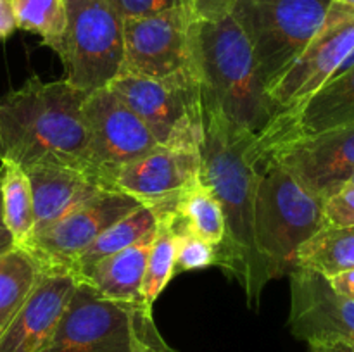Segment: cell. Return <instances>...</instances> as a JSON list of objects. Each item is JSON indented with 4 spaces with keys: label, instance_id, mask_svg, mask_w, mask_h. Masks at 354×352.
I'll use <instances>...</instances> for the list:
<instances>
[{
    "label": "cell",
    "instance_id": "obj_24",
    "mask_svg": "<svg viewBox=\"0 0 354 352\" xmlns=\"http://www.w3.org/2000/svg\"><path fill=\"white\" fill-rule=\"evenodd\" d=\"M2 207L3 219L16 247L26 248L33 238V197L26 171L12 162H2Z\"/></svg>",
    "mask_w": 354,
    "mask_h": 352
},
{
    "label": "cell",
    "instance_id": "obj_9",
    "mask_svg": "<svg viewBox=\"0 0 354 352\" xmlns=\"http://www.w3.org/2000/svg\"><path fill=\"white\" fill-rule=\"evenodd\" d=\"M194 23V9L123 19L124 61L121 75L161 79L196 69Z\"/></svg>",
    "mask_w": 354,
    "mask_h": 352
},
{
    "label": "cell",
    "instance_id": "obj_21",
    "mask_svg": "<svg viewBox=\"0 0 354 352\" xmlns=\"http://www.w3.org/2000/svg\"><path fill=\"white\" fill-rule=\"evenodd\" d=\"M44 266L30 251L14 247L0 255V335L44 275Z\"/></svg>",
    "mask_w": 354,
    "mask_h": 352
},
{
    "label": "cell",
    "instance_id": "obj_17",
    "mask_svg": "<svg viewBox=\"0 0 354 352\" xmlns=\"http://www.w3.org/2000/svg\"><path fill=\"white\" fill-rule=\"evenodd\" d=\"M354 123V64L325 83L292 114H279L259 137L266 148Z\"/></svg>",
    "mask_w": 354,
    "mask_h": 352
},
{
    "label": "cell",
    "instance_id": "obj_23",
    "mask_svg": "<svg viewBox=\"0 0 354 352\" xmlns=\"http://www.w3.org/2000/svg\"><path fill=\"white\" fill-rule=\"evenodd\" d=\"M175 216L180 224L218 247L225 235V217L220 202L203 182L196 179L176 195Z\"/></svg>",
    "mask_w": 354,
    "mask_h": 352
},
{
    "label": "cell",
    "instance_id": "obj_6",
    "mask_svg": "<svg viewBox=\"0 0 354 352\" xmlns=\"http://www.w3.org/2000/svg\"><path fill=\"white\" fill-rule=\"evenodd\" d=\"M332 3L334 0H235L230 14L251 43L268 92L320 33Z\"/></svg>",
    "mask_w": 354,
    "mask_h": 352
},
{
    "label": "cell",
    "instance_id": "obj_8",
    "mask_svg": "<svg viewBox=\"0 0 354 352\" xmlns=\"http://www.w3.org/2000/svg\"><path fill=\"white\" fill-rule=\"evenodd\" d=\"M107 88L144 121L159 145L201 148L204 107L196 69L161 79L123 72Z\"/></svg>",
    "mask_w": 354,
    "mask_h": 352
},
{
    "label": "cell",
    "instance_id": "obj_12",
    "mask_svg": "<svg viewBox=\"0 0 354 352\" xmlns=\"http://www.w3.org/2000/svg\"><path fill=\"white\" fill-rule=\"evenodd\" d=\"M140 206V200L128 193L102 190L35 237L26 251L40 261L44 269L71 273L78 255L85 252L104 230Z\"/></svg>",
    "mask_w": 354,
    "mask_h": 352
},
{
    "label": "cell",
    "instance_id": "obj_29",
    "mask_svg": "<svg viewBox=\"0 0 354 352\" xmlns=\"http://www.w3.org/2000/svg\"><path fill=\"white\" fill-rule=\"evenodd\" d=\"M325 221L330 226H354V188L342 186L324 200Z\"/></svg>",
    "mask_w": 354,
    "mask_h": 352
},
{
    "label": "cell",
    "instance_id": "obj_7",
    "mask_svg": "<svg viewBox=\"0 0 354 352\" xmlns=\"http://www.w3.org/2000/svg\"><path fill=\"white\" fill-rule=\"evenodd\" d=\"M66 23L55 54L69 85L85 93L107 88L123 71V17L113 0H66Z\"/></svg>",
    "mask_w": 354,
    "mask_h": 352
},
{
    "label": "cell",
    "instance_id": "obj_34",
    "mask_svg": "<svg viewBox=\"0 0 354 352\" xmlns=\"http://www.w3.org/2000/svg\"><path fill=\"white\" fill-rule=\"evenodd\" d=\"M308 352H354V345L342 340L310 342Z\"/></svg>",
    "mask_w": 354,
    "mask_h": 352
},
{
    "label": "cell",
    "instance_id": "obj_35",
    "mask_svg": "<svg viewBox=\"0 0 354 352\" xmlns=\"http://www.w3.org/2000/svg\"><path fill=\"white\" fill-rule=\"evenodd\" d=\"M138 352H165V351H161V349L151 347V345H142V347L138 349Z\"/></svg>",
    "mask_w": 354,
    "mask_h": 352
},
{
    "label": "cell",
    "instance_id": "obj_20",
    "mask_svg": "<svg viewBox=\"0 0 354 352\" xmlns=\"http://www.w3.org/2000/svg\"><path fill=\"white\" fill-rule=\"evenodd\" d=\"M296 268L311 269L325 278L354 269V226L325 224L297 248Z\"/></svg>",
    "mask_w": 354,
    "mask_h": 352
},
{
    "label": "cell",
    "instance_id": "obj_36",
    "mask_svg": "<svg viewBox=\"0 0 354 352\" xmlns=\"http://www.w3.org/2000/svg\"><path fill=\"white\" fill-rule=\"evenodd\" d=\"M334 2L342 3V6H346V7H348V9H351L353 12H354V0H334Z\"/></svg>",
    "mask_w": 354,
    "mask_h": 352
},
{
    "label": "cell",
    "instance_id": "obj_13",
    "mask_svg": "<svg viewBox=\"0 0 354 352\" xmlns=\"http://www.w3.org/2000/svg\"><path fill=\"white\" fill-rule=\"evenodd\" d=\"M268 154L324 204L354 171V123L292 138L270 148Z\"/></svg>",
    "mask_w": 354,
    "mask_h": 352
},
{
    "label": "cell",
    "instance_id": "obj_14",
    "mask_svg": "<svg viewBox=\"0 0 354 352\" xmlns=\"http://www.w3.org/2000/svg\"><path fill=\"white\" fill-rule=\"evenodd\" d=\"M290 280V331L304 342L342 340L354 345V302L339 295L328 280L306 268H294Z\"/></svg>",
    "mask_w": 354,
    "mask_h": 352
},
{
    "label": "cell",
    "instance_id": "obj_15",
    "mask_svg": "<svg viewBox=\"0 0 354 352\" xmlns=\"http://www.w3.org/2000/svg\"><path fill=\"white\" fill-rule=\"evenodd\" d=\"M199 173L201 148L158 145L149 154L114 171L107 185L149 206L175 197L199 179Z\"/></svg>",
    "mask_w": 354,
    "mask_h": 352
},
{
    "label": "cell",
    "instance_id": "obj_2",
    "mask_svg": "<svg viewBox=\"0 0 354 352\" xmlns=\"http://www.w3.org/2000/svg\"><path fill=\"white\" fill-rule=\"evenodd\" d=\"M86 95L66 79L41 81L31 76L0 97V161L23 169L61 166L95 178L83 116Z\"/></svg>",
    "mask_w": 354,
    "mask_h": 352
},
{
    "label": "cell",
    "instance_id": "obj_27",
    "mask_svg": "<svg viewBox=\"0 0 354 352\" xmlns=\"http://www.w3.org/2000/svg\"><path fill=\"white\" fill-rule=\"evenodd\" d=\"M175 230V247H176V269L180 271H197L216 261V247L197 237L196 233L180 224L173 223Z\"/></svg>",
    "mask_w": 354,
    "mask_h": 352
},
{
    "label": "cell",
    "instance_id": "obj_33",
    "mask_svg": "<svg viewBox=\"0 0 354 352\" xmlns=\"http://www.w3.org/2000/svg\"><path fill=\"white\" fill-rule=\"evenodd\" d=\"M2 178H3V166H0V255L6 252L12 251L16 247L14 238L10 235L9 228H7L6 219H3V207H2Z\"/></svg>",
    "mask_w": 354,
    "mask_h": 352
},
{
    "label": "cell",
    "instance_id": "obj_22",
    "mask_svg": "<svg viewBox=\"0 0 354 352\" xmlns=\"http://www.w3.org/2000/svg\"><path fill=\"white\" fill-rule=\"evenodd\" d=\"M156 230H158V219H156L154 211L145 206V204H142L140 207L131 211L128 216L121 217L120 221L111 224L107 230H104L92 242V245L78 255V259L73 264L71 273L78 276L80 273L88 269L90 266L95 264L100 259L109 257V255L137 244L138 240L154 233Z\"/></svg>",
    "mask_w": 354,
    "mask_h": 352
},
{
    "label": "cell",
    "instance_id": "obj_18",
    "mask_svg": "<svg viewBox=\"0 0 354 352\" xmlns=\"http://www.w3.org/2000/svg\"><path fill=\"white\" fill-rule=\"evenodd\" d=\"M24 171L30 179L33 197V238L48 230L80 204L107 190L92 176L61 166L40 164L31 166Z\"/></svg>",
    "mask_w": 354,
    "mask_h": 352
},
{
    "label": "cell",
    "instance_id": "obj_4",
    "mask_svg": "<svg viewBox=\"0 0 354 352\" xmlns=\"http://www.w3.org/2000/svg\"><path fill=\"white\" fill-rule=\"evenodd\" d=\"M142 345L175 352L156 328L151 307L111 300L78 280L54 335L40 352H138Z\"/></svg>",
    "mask_w": 354,
    "mask_h": 352
},
{
    "label": "cell",
    "instance_id": "obj_16",
    "mask_svg": "<svg viewBox=\"0 0 354 352\" xmlns=\"http://www.w3.org/2000/svg\"><path fill=\"white\" fill-rule=\"evenodd\" d=\"M76 283L73 273L45 269L26 302L0 335V352H40L54 335Z\"/></svg>",
    "mask_w": 354,
    "mask_h": 352
},
{
    "label": "cell",
    "instance_id": "obj_37",
    "mask_svg": "<svg viewBox=\"0 0 354 352\" xmlns=\"http://www.w3.org/2000/svg\"><path fill=\"white\" fill-rule=\"evenodd\" d=\"M344 186H353L354 188V171L351 173V176H349V179H348V183H346Z\"/></svg>",
    "mask_w": 354,
    "mask_h": 352
},
{
    "label": "cell",
    "instance_id": "obj_30",
    "mask_svg": "<svg viewBox=\"0 0 354 352\" xmlns=\"http://www.w3.org/2000/svg\"><path fill=\"white\" fill-rule=\"evenodd\" d=\"M235 0H196L194 14L199 19H218L230 12Z\"/></svg>",
    "mask_w": 354,
    "mask_h": 352
},
{
    "label": "cell",
    "instance_id": "obj_19",
    "mask_svg": "<svg viewBox=\"0 0 354 352\" xmlns=\"http://www.w3.org/2000/svg\"><path fill=\"white\" fill-rule=\"evenodd\" d=\"M154 233L147 235L137 244L104 257L76 276L111 300L128 304H144L142 300V282H144L145 264L151 251ZM145 306V304H144ZM152 309V307H151Z\"/></svg>",
    "mask_w": 354,
    "mask_h": 352
},
{
    "label": "cell",
    "instance_id": "obj_10",
    "mask_svg": "<svg viewBox=\"0 0 354 352\" xmlns=\"http://www.w3.org/2000/svg\"><path fill=\"white\" fill-rule=\"evenodd\" d=\"M86 131H88V159L93 176L111 190L107 182L123 166L149 154L158 147L144 121L111 88L88 93L83 102Z\"/></svg>",
    "mask_w": 354,
    "mask_h": 352
},
{
    "label": "cell",
    "instance_id": "obj_1",
    "mask_svg": "<svg viewBox=\"0 0 354 352\" xmlns=\"http://www.w3.org/2000/svg\"><path fill=\"white\" fill-rule=\"evenodd\" d=\"M204 137L199 178L220 202L225 235L216 247V261L230 273L251 307L261 302L272 275L254 242V202L268 155L259 135L237 126L218 107L204 104Z\"/></svg>",
    "mask_w": 354,
    "mask_h": 352
},
{
    "label": "cell",
    "instance_id": "obj_26",
    "mask_svg": "<svg viewBox=\"0 0 354 352\" xmlns=\"http://www.w3.org/2000/svg\"><path fill=\"white\" fill-rule=\"evenodd\" d=\"M17 28L41 37V43L57 52L68 14L66 0H14Z\"/></svg>",
    "mask_w": 354,
    "mask_h": 352
},
{
    "label": "cell",
    "instance_id": "obj_5",
    "mask_svg": "<svg viewBox=\"0 0 354 352\" xmlns=\"http://www.w3.org/2000/svg\"><path fill=\"white\" fill-rule=\"evenodd\" d=\"M327 224L324 204L270 154L254 202V242L273 278L296 268L297 248Z\"/></svg>",
    "mask_w": 354,
    "mask_h": 352
},
{
    "label": "cell",
    "instance_id": "obj_28",
    "mask_svg": "<svg viewBox=\"0 0 354 352\" xmlns=\"http://www.w3.org/2000/svg\"><path fill=\"white\" fill-rule=\"evenodd\" d=\"M123 19L168 12L175 9H194L196 0H113Z\"/></svg>",
    "mask_w": 354,
    "mask_h": 352
},
{
    "label": "cell",
    "instance_id": "obj_3",
    "mask_svg": "<svg viewBox=\"0 0 354 352\" xmlns=\"http://www.w3.org/2000/svg\"><path fill=\"white\" fill-rule=\"evenodd\" d=\"M194 59L203 102L237 126L261 135L280 114L259 75L248 37L230 12L194 23Z\"/></svg>",
    "mask_w": 354,
    "mask_h": 352
},
{
    "label": "cell",
    "instance_id": "obj_25",
    "mask_svg": "<svg viewBox=\"0 0 354 352\" xmlns=\"http://www.w3.org/2000/svg\"><path fill=\"white\" fill-rule=\"evenodd\" d=\"M175 219L158 221V230L149 251L145 264L144 282H142V300L147 307L154 306L159 293L166 289L169 280L176 273V247H175Z\"/></svg>",
    "mask_w": 354,
    "mask_h": 352
},
{
    "label": "cell",
    "instance_id": "obj_11",
    "mask_svg": "<svg viewBox=\"0 0 354 352\" xmlns=\"http://www.w3.org/2000/svg\"><path fill=\"white\" fill-rule=\"evenodd\" d=\"M354 52V12L334 2L320 33L270 88L280 114H292L344 68Z\"/></svg>",
    "mask_w": 354,
    "mask_h": 352
},
{
    "label": "cell",
    "instance_id": "obj_31",
    "mask_svg": "<svg viewBox=\"0 0 354 352\" xmlns=\"http://www.w3.org/2000/svg\"><path fill=\"white\" fill-rule=\"evenodd\" d=\"M16 30L17 21L14 0H0V40H6Z\"/></svg>",
    "mask_w": 354,
    "mask_h": 352
},
{
    "label": "cell",
    "instance_id": "obj_32",
    "mask_svg": "<svg viewBox=\"0 0 354 352\" xmlns=\"http://www.w3.org/2000/svg\"><path fill=\"white\" fill-rule=\"evenodd\" d=\"M327 280L328 283H330L332 289H334L339 295L346 297V299L353 300L354 302V269L339 273V275L330 276V278Z\"/></svg>",
    "mask_w": 354,
    "mask_h": 352
}]
</instances>
